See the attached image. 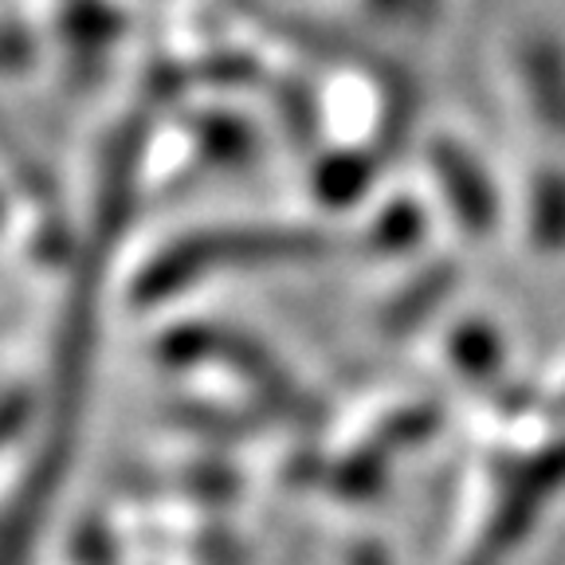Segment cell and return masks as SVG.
<instances>
[{"label": "cell", "instance_id": "6da1fadb", "mask_svg": "<svg viewBox=\"0 0 565 565\" xmlns=\"http://www.w3.org/2000/svg\"><path fill=\"white\" fill-rule=\"evenodd\" d=\"M322 239L310 232H275V228H252V232H221V236L185 239L161 267L150 271V291L177 287L201 267L216 264H259V259H287V256H315Z\"/></svg>", "mask_w": 565, "mask_h": 565}, {"label": "cell", "instance_id": "7a4b0ae2", "mask_svg": "<svg viewBox=\"0 0 565 565\" xmlns=\"http://www.w3.org/2000/svg\"><path fill=\"white\" fill-rule=\"evenodd\" d=\"M514 71L530 115L542 130L565 138V44L550 32H530L514 47Z\"/></svg>", "mask_w": 565, "mask_h": 565}, {"label": "cell", "instance_id": "3957f363", "mask_svg": "<svg viewBox=\"0 0 565 565\" xmlns=\"http://www.w3.org/2000/svg\"><path fill=\"white\" fill-rule=\"evenodd\" d=\"M433 169L440 177L444 196H448L456 221L479 236L494 224V189L491 177L483 173V166L476 161V153H468L459 141H436L433 146Z\"/></svg>", "mask_w": 565, "mask_h": 565}, {"label": "cell", "instance_id": "277c9868", "mask_svg": "<svg viewBox=\"0 0 565 565\" xmlns=\"http://www.w3.org/2000/svg\"><path fill=\"white\" fill-rule=\"evenodd\" d=\"M526 232L542 252L565 247V169H542L526 193Z\"/></svg>", "mask_w": 565, "mask_h": 565}, {"label": "cell", "instance_id": "5b68a950", "mask_svg": "<svg viewBox=\"0 0 565 565\" xmlns=\"http://www.w3.org/2000/svg\"><path fill=\"white\" fill-rule=\"evenodd\" d=\"M456 358L463 362V370L491 373L499 365V338L487 327H463L456 334Z\"/></svg>", "mask_w": 565, "mask_h": 565}, {"label": "cell", "instance_id": "8992f818", "mask_svg": "<svg viewBox=\"0 0 565 565\" xmlns=\"http://www.w3.org/2000/svg\"><path fill=\"white\" fill-rule=\"evenodd\" d=\"M405 9H416V0H370V12H377V17H393Z\"/></svg>", "mask_w": 565, "mask_h": 565}, {"label": "cell", "instance_id": "52a82bcc", "mask_svg": "<svg viewBox=\"0 0 565 565\" xmlns=\"http://www.w3.org/2000/svg\"><path fill=\"white\" fill-rule=\"evenodd\" d=\"M362 565H385V562H362Z\"/></svg>", "mask_w": 565, "mask_h": 565}]
</instances>
